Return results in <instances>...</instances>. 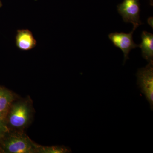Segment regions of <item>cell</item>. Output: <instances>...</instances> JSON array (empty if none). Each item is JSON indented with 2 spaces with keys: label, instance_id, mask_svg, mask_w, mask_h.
I'll return each mask as SVG.
<instances>
[{
  "label": "cell",
  "instance_id": "1",
  "mask_svg": "<svg viewBox=\"0 0 153 153\" xmlns=\"http://www.w3.org/2000/svg\"><path fill=\"white\" fill-rule=\"evenodd\" d=\"M34 111L30 97H17L11 105L5 119L9 130L25 131L32 122Z\"/></svg>",
  "mask_w": 153,
  "mask_h": 153
},
{
  "label": "cell",
  "instance_id": "2",
  "mask_svg": "<svg viewBox=\"0 0 153 153\" xmlns=\"http://www.w3.org/2000/svg\"><path fill=\"white\" fill-rule=\"evenodd\" d=\"M38 145L25 131H9L0 141V153H37Z\"/></svg>",
  "mask_w": 153,
  "mask_h": 153
},
{
  "label": "cell",
  "instance_id": "3",
  "mask_svg": "<svg viewBox=\"0 0 153 153\" xmlns=\"http://www.w3.org/2000/svg\"><path fill=\"white\" fill-rule=\"evenodd\" d=\"M137 84L144 94L153 109V62H149L144 68H140L137 73Z\"/></svg>",
  "mask_w": 153,
  "mask_h": 153
},
{
  "label": "cell",
  "instance_id": "4",
  "mask_svg": "<svg viewBox=\"0 0 153 153\" xmlns=\"http://www.w3.org/2000/svg\"><path fill=\"white\" fill-rule=\"evenodd\" d=\"M117 7L118 12L122 16L124 22L132 24L134 30L142 25L140 20L139 0H124L123 2L118 5Z\"/></svg>",
  "mask_w": 153,
  "mask_h": 153
},
{
  "label": "cell",
  "instance_id": "5",
  "mask_svg": "<svg viewBox=\"0 0 153 153\" xmlns=\"http://www.w3.org/2000/svg\"><path fill=\"white\" fill-rule=\"evenodd\" d=\"M132 31L128 34L123 33H111L108 35V37L116 47L119 48L124 54V63L129 59L128 55L132 49L139 47L138 45L135 44L133 39V34L135 31Z\"/></svg>",
  "mask_w": 153,
  "mask_h": 153
},
{
  "label": "cell",
  "instance_id": "6",
  "mask_svg": "<svg viewBox=\"0 0 153 153\" xmlns=\"http://www.w3.org/2000/svg\"><path fill=\"white\" fill-rule=\"evenodd\" d=\"M16 44L20 50L28 51L36 47L37 41L30 30H20L17 31Z\"/></svg>",
  "mask_w": 153,
  "mask_h": 153
},
{
  "label": "cell",
  "instance_id": "7",
  "mask_svg": "<svg viewBox=\"0 0 153 153\" xmlns=\"http://www.w3.org/2000/svg\"><path fill=\"white\" fill-rule=\"evenodd\" d=\"M17 97L12 91L0 86V118L5 119L11 105Z\"/></svg>",
  "mask_w": 153,
  "mask_h": 153
},
{
  "label": "cell",
  "instance_id": "8",
  "mask_svg": "<svg viewBox=\"0 0 153 153\" xmlns=\"http://www.w3.org/2000/svg\"><path fill=\"white\" fill-rule=\"evenodd\" d=\"M142 43L138 45L142 50L143 57L148 63L153 62V35L143 31L141 35Z\"/></svg>",
  "mask_w": 153,
  "mask_h": 153
},
{
  "label": "cell",
  "instance_id": "9",
  "mask_svg": "<svg viewBox=\"0 0 153 153\" xmlns=\"http://www.w3.org/2000/svg\"><path fill=\"white\" fill-rule=\"evenodd\" d=\"M69 148L63 146H51L38 145L37 153H71Z\"/></svg>",
  "mask_w": 153,
  "mask_h": 153
},
{
  "label": "cell",
  "instance_id": "10",
  "mask_svg": "<svg viewBox=\"0 0 153 153\" xmlns=\"http://www.w3.org/2000/svg\"><path fill=\"white\" fill-rule=\"evenodd\" d=\"M9 131L5 121L0 118V141Z\"/></svg>",
  "mask_w": 153,
  "mask_h": 153
},
{
  "label": "cell",
  "instance_id": "11",
  "mask_svg": "<svg viewBox=\"0 0 153 153\" xmlns=\"http://www.w3.org/2000/svg\"><path fill=\"white\" fill-rule=\"evenodd\" d=\"M1 6V1H0V7Z\"/></svg>",
  "mask_w": 153,
  "mask_h": 153
}]
</instances>
